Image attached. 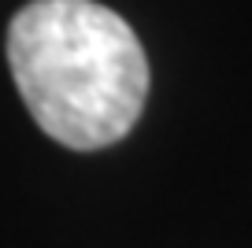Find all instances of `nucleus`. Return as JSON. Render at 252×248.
<instances>
[{"label": "nucleus", "instance_id": "f257e3e1", "mask_svg": "<svg viewBox=\"0 0 252 248\" xmlns=\"http://www.w3.org/2000/svg\"><path fill=\"white\" fill-rule=\"evenodd\" d=\"M8 67L33 123L74 152L137 126L149 60L134 26L96 0H30L8 26Z\"/></svg>", "mask_w": 252, "mask_h": 248}]
</instances>
